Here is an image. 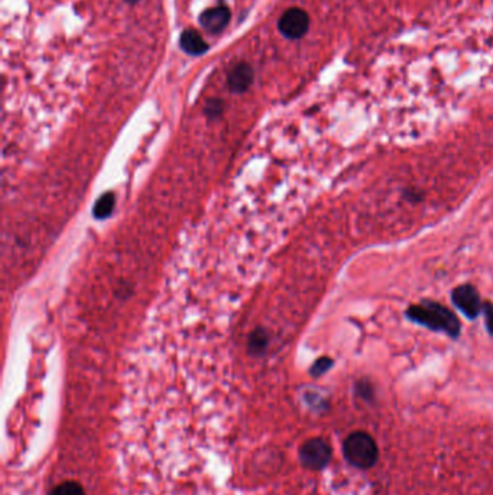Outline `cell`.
Listing matches in <instances>:
<instances>
[{"mask_svg":"<svg viewBox=\"0 0 493 495\" xmlns=\"http://www.w3.org/2000/svg\"><path fill=\"white\" fill-rule=\"evenodd\" d=\"M346 459L356 468L366 469L377 461V446L375 440L363 432L352 433L343 445Z\"/></svg>","mask_w":493,"mask_h":495,"instance_id":"2","label":"cell"},{"mask_svg":"<svg viewBox=\"0 0 493 495\" xmlns=\"http://www.w3.org/2000/svg\"><path fill=\"white\" fill-rule=\"evenodd\" d=\"M483 316H485V325L490 336H493V303L486 301L483 303Z\"/></svg>","mask_w":493,"mask_h":495,"instance_id":"12","label":"cell"},{"mask_svg":"<svg viewBox=\"0 0 493 495\" xmlns=\"http://www.w3.org/2000/svg\"><path fill=\"white\" fill-rule=\"evenodd\" d=\"M252 80H254V70L251 69V65L243 62L233 67L232 72L228 76L229 88L235 93L244 92V90L252 84Z\"/></svg>","mask_w":493,"mask_h":495,"instance_id":"7","label":"cell"},{"mask_svg":"<svg viewBox=\"0 0 493 495\" xmlns=\"http://www.w3.org/2000/svg\"><path fill=\"white\" fill-rule=\"evenodd\" d=\"M230 20V12L228 8L218 6V8H211L206 11L204 13H201L200 16V24L207 32L210 34H220L224 28L228 27Z\"/></svg>","mask_w":493,"mask_h":495,"instance_id":"6","label":"cell"},{"mask_svg":"<svg viewBox=\"0 0 493 495\" xmlns=\"http://www.w3.org/2000/svg\"><path fill=\"white\" fill-rule=\"evenodd\" d=\"M405 314L411 322L434 332H443L452 339H459L461 333L459 318L450 308L437 301L424 300L418 304H412L407 308Z\"/></svg>","mask_w":493,"mask_h":495,"instance_id":"1","label":"cell"},{"mask_svg":"<svg viewBox=\"0 0 493 495\" xmlns=\"http://www.w3.org/2000/svg\"><path fill=\"white\" fill-rule=\"evenodd\" d=\"M51 495H85L84 489L80 484L69 481V482H62L61 485H58Z\"/></svg>","mask_w":493,"mask_h":495,"instance_id":"9","label":"cell"},{"mask_svg":"<svg viewBox=\"0 0 493 495\" xmlns=\"http://www.w3.org/2000/svg\"><path fill=\"white\" fill-rule=\"evenodd\" d=\"M356 393L359 397H362L363 400H372L373 398V388L370 386V382L366 379L359 381L356 384Z\"/></svg>","mask_w":493,"mask_h":495,"instance_id":"11","label":"cell"},{"mask_svg":"<svg viewBox=\"0 0 493 495\" xmlns=\"http://www.w3.org/2000/svg\"><path fill=\"white\" fill-rule=\"evenodd\" d=\"M452 301L470 320H475L483 308L479 291L472 284L457 285L452 291Z\"/></svg>","mask_w":493,"mask_h":495,"instance_id":"3","label":"cell"},{"mask_svg":"<svg viewBox=\"0 0 493 495\" xmlns=\"http://www.w3.org/2000/svg\"><path fill=\"white\" fill-rule=\"evenodd\" d=\"M300 459L310 469H321L331 459V449L323 439H310L300 449Z\"/></svg>","mask_w":493,"mask_h":495,"instance_id":"4","label":"cell"},{"mask_svg":"<svg viewBox=\"0 0 493 495\" xmlns=\"http://www.w3.org/2000/svg\"><path fill=\"white\" fill-rule=\"evenodd\" d=\"M127 2H130V0H127ZM133 2H137V0H133Z\"/></svg>","mask_w":493,"mask_h":495,"instance_id":"13","label":"cell"},{"mask_svg":"<svg viewBox=\"0 0 493 495\" xmlns=\"http://www.w3.org/2000/svg\"><path fill=\"white\" fill-rule=\"evenodd\" d=\"M331 367H333V361H331L330 358H321V359H319V361H317L316 364L312 365L311 374H312L314 377H320V375H323L324 372H327Z\"/></svg>","mask_w":493,"mask_h":495,"instance_id":"10","label":"cell"},{"mask_svg":"<svg viewBox=\"0 0 493 495\" xmlns=\"http://www.w3.org/2000/svg\"><path fill=\"white\" fill-rule=\"evenodd\" d=\"M179 45H181V48L187 54L195 55V57L203 55L204 53L209 51V43L197 31H193V29H187L181 34V38H179Z\"/></svg>","mask_w":493,"mask_h":495,"instance_id":"8","label":"cell"},{"mask_svg":"<svg viewBox=\"0 0 493 495\" xmlns=\"http://www.w3.org/2000/svg\"><path fill=\"white\" fill-rule=\"evenodd\" d=\"M278 28L284 36L289 39H298L304 36L310 28V16L305 11L293 8L281 16Z\"/></svg>","mask_w":493,"mask_h":495,"instance_id":"5","label":"cell"}]
</instances>
